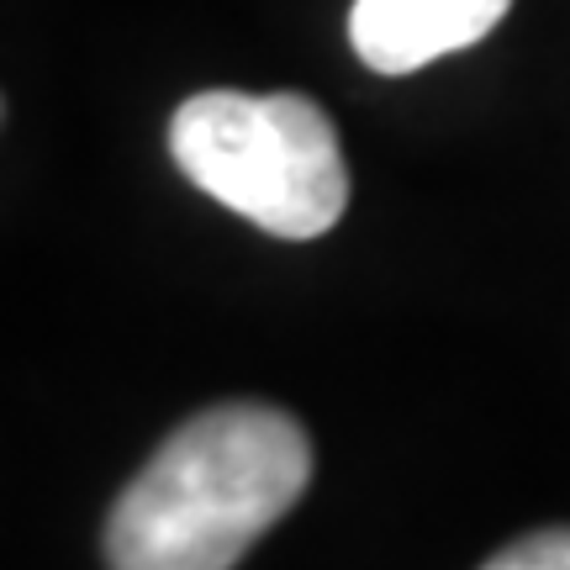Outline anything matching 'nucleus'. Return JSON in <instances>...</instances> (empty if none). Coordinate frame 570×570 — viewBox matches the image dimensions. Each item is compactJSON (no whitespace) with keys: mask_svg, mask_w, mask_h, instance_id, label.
<instances>
[{"mask_svg":"<svg viewBox=\"0 0 570 570\" xmlns=\"http://www.w3.org/2000/svg\"><path fill=\"white\" fill-rule=\"evenodd\" d=\"M180 175L275 238H323L348 206V164L327 111L306 96L202 90L175 111Z\"/></svg>","mask_w":570,"mask_h":570,"instance_id":"obj_2","label":"nucleus"},{"mask_svg":"<svg viewBox=\"0 0 570 570\" xmlns=\"http://www.w3.org/2000/svg\"><path fill=\"white\" fill-rule=\"evenodd\" d=\"M312 481L302 423L227 402L180 423L106 518L111 570H233Z\"/></svg>","mask_w":570,"mask_h":570,"instance_id":"obj_1","label":"nucleus"},{"mask_svg":"<svg viewBox=\"0 0 570 570\" xmlns=\"http://www.w3.org/2000/svg\"><path fill=\"white\" fill-rule=\"evenodd\" d=\"M508 6L512 0H354L348 38L375 75H412L481 42Z\"/></svg>","mask_w":570,"mask_h":570,"instance_id":"obj_3","label":"nucleus"},{"mask_svg":"<svg viewBox=\"0 0 570 570\" xmlns=\"http://www.w3.org/2000/svg\"><path fill=\"white\" fill-rule=\"evenodd\" d=\"M481 570H570V529H539L497 550Z\"/></svg>","mask_w":570,"mask_h":570,"instance_id":"obj_4","label":"nucleus"}]
</instances>
